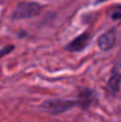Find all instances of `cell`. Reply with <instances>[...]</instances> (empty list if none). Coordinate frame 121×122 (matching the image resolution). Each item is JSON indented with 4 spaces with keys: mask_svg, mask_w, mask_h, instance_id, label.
Here are the masks:
<instances>
[{
    "mask_svg": "<svg viewBox=\"0 0 121 122\" xmlns=\"http://www.w3.org/2000/svg\"><path fill=\"white\" fill-rule=\"evenodd\" d=\"M43 6L36 1H21L17 5L12 13L13 20H23L37 17L42 13Z\"/></svg>",
    "mask_w": 121,
    "mask_h": 122,
    "instance_id": "cell-1",
    "label": "cell"
},
{
    "mask_svg": "<svg viewBox=\"0 0 121 122\" xmlns=\"http://www.w3.org/2000/svg\"><path fill=\"white\" fill-rule=\"evenodd\" d=\"M74 107H77V101L74 100H50L44 102L40 108L44 109L46 113L51 115H59L63 114Z\"/></svg>",
    "mask_w": 121,
    "mask_h": 122,
    "instance_id": "cell-2",
    "label": "cell"
},
{
    "mask_svg": "<svg viewBox=\"0 0 121 122\" xmlns=\"http://www.w3.org/2000/svg\"><path fill=\"white\" fill-rule=\"evenodd\" d=\"M116 39H118V31L115 27H112L99 37L97 46L102 51H109L115 46Z\"/></svg>",
    "mask_w": 121,
    "mask_h": 122,
    "instance_id": "cell-3",
    "label": "cell"
},
{
    "mask_svg": "<svg viewBox=\"0 0 121 122\" xmlns=\"http://www.w3.org/2000/svg\"><path fill=\"white\" fill-rule=\"evenodd\" d=\"M89 41H90V33L84 32L80 36H77L74 41H70L64 49L70 52H81L88 46Z\"/></svg>",
    "mask_w": 121,
    "mask_h": 122,
    "instance_id": "cell-4",
    "label": "cell"
},
{
    "mask_svg": "<svg viewBox=\"0 0 121 122\" xmlns=\"http://www.w3.org/2000/svg\"><path fill=\"white\" fill-rule=\"evenodd\" d=\"M76 101H77V107L82 109H88L90 108V106H93V102L95 101V94L90 89H83Z\"/></svg>",
    "mask_w": 121,
    "mask_h": 122,
    "instance_id": "cell-5",
    "label": "cell"
},
{
    "mask_svg": "<svg viewBox=\"0 0 121 122\" xmlns=\"http://www.w3.org/2000/svg\"><path fill=\"white\" fill-rule=\"evenodd\" d=\"M107 89L112 95H118L120 91V72L118 66H114L112 70L110 77L107 82Z\"/></svg>",
    "mask_w": 121,
    "mask_h": 122,
    "instance_id": "cell-6",
    "label": "cell"
},
{
    "mask_svg": "<svg viewBox=\"0 0 121 122\" xmlns=\"http://www.w3.org/2000/svg\"><path fill=\"white\" fill-rule=\"evenodd\" d=\"M13 49H14V46H13V45H8V46H5V47L0 49V59H1L4 56H6V55L11 53V52L13 51Z\"/></svg>",
    "mask_w": 121,
    "mask_h": 122,
    "instance_id": "cell-7",
    "label": "cell"
},
{
    "mask_svg": "<svg viewBox=\"0 0 121 122\" xmlns=\"http://www.w3.org/2000/svg\"><path fill=\"white\" fill-rule=\"evenodd\" d=\"M120 17H121V11H120V7L118 6V7H116V10H115V12L112 14V18H113L114 20H119V19H120Z\"/></svg>",
    "mask_w": 121,
    "mask_h": 122,
    "instance_id": "cell-8",
    "label": "cell"
},
{
    "mask_svg": "<svg viewBox=\"0 0 121 122\" xmlns=\"http://www.w3.org/2000/svg\"><path fill=\"white\" fill-rule=\"evenodd\" d=\"M106 1H109V0H96L95 4H101V2H106Z\"/></svg>",
    "mask_w": 121,
    "mask_h": 122,
    "instance_id": "cell-9",
    "label": "cell"
}]
</instances>
